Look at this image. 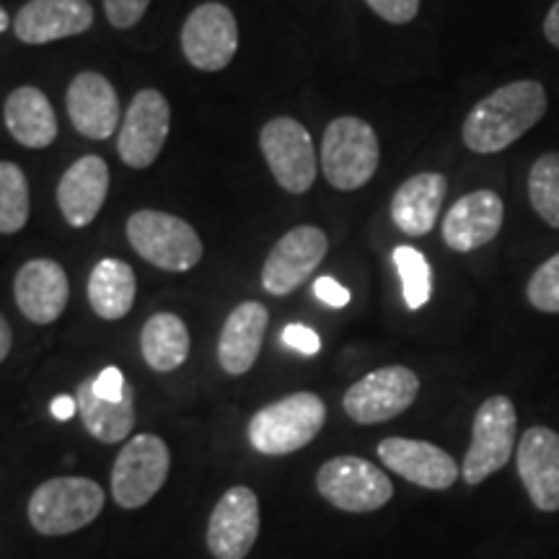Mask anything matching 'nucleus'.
Masks as SVG:
<instances>
[{"label":"nucleus","mask_w":559,"mask_h":559,"mask_svg":"<svg viewBox=\"0 0 559 559\" xmlns=\"http://www.w3.org/2000/svg\"><path fill=\"white\" fill-rule=\"evenodd\" d=\"M75 404H79V415L88 436L102 443H120L135 428V391L132 386L124 391L122 402H104L96 396L94 379H86L75 389Z\"/></svg>","instance_id":"nucleus-25"},{"label":"nucleus","mask_w":559,"mask_h":559,"mask_svg":"<svg viewBox=\"0 0 559 559\" xmlns=\"http://www.w3.org/2000/svg\"><path fill=\"white\" fill-rule=\"evenodd\" d=\"M13 296L21 313L32 324H52L66 311L70 298V283L66 270L55 260H32L16 272Z\"/></svg>","instance_id":"nucleus-19"},{"label":"nucleus","mask_w":559,"mask_h":559,"mask_svg":"<svg viewBox=\"0 0 559 559\" xmlns=\"http://www.w3.org/2000/svg\"><path fill=\"white\" fill-rule=\"evenodd\" d=\"M130 247L166 272H187L202 260V241L190 223L158 210H138L128 221Z\"/></svg>","instance_id":"nucleus-5"},{"label":"nucleus","mask_w":559,"mask_h":559,"mask_svg":"<svg viewBox=\"0 0 559 559\" xmlns=\"http://www.w3.org/2000/svg\"><path fill=\"white\" fill-rule=\"evenodd\" d=\"M391 260H394V267L400 272L404 304H407V309L409 311L423 309L432 296L430 262L425 260L423 251L415 247H396Z\"/></svg>","instance_id":"nucleus-30"},{"label":"nucleus","mask_w":559,"mask_h":559,"mask_svg":"<svg viewBox=\"0 0 559 559\" xmlns=\"http://www.w3.org/2000/svg\"><path fill=\"white\" fill-rule=\"evenodd\" d=\"M528 200L547 226L559 228V151L534 160L528 171Z\"/></svg>","instance_id":"nucleus-28"},{"label":"nucleus","mask_w":559,"mask_h":559,"mask_svg":"<svg viewBox=\"0 0 559 559\" xmlns=\"http://www.w3.org/2000/svg\"><path fill=\"white\" fill-rule=\"evenodd\" d=\"M419 394V379L415 370L404 366H386L368 373L345 391L347 417L358 425H379L400 417L415 404Z\"/></svg>","instance_id":"nucleus-10"},{"label":"nucleus","mask_w":559,"mask_h":559,"mask_svg":"<svg viewBox=\"0 0 559 559\" xmlns=\"http://www.w3.org/2000/svg\"><path fill=\"white\" fill-rule=\"evenodd\" d=\"M260 536V500L254 489L230 487L215 502L207 523V549L215 559H243Z\"/></svg>","instance_id":"nucleus-14"},{"label":"nucleus","mask_w":559,"mask_h":559,"mask_svg":"<svg viewBox=\"0 0 559 559\" xmlns=\"http://www.w3.org/2000/svg\"><path fill=\"white\" fill-rule=\"evenodd\" d=\"M181 50L190 66L205 73L228 68L239 50V24L223 3H202L181 26Z\"/></svg>","instance_id":"nucleus-11"},{"label":"nucleus","mask_w":559,"mask_h":559,"mask_svg":"<svg viewBox=\"0 0 559 559\" xmlns=\"http://www.w3.org/2000/svg\"><path fill=\"white\" fill-rule=\"evenodd\" d=\"M138 280L128 262L102 260L91 270L88 277V304L96 317L104 321H117L128 317L135 304Z\"/></svg>","instance_id":"nucleus-26"},{"label":"nucleus","mask_w":559,"mask_h":559,"mask_svg":"<svg viewBox=\"0 0 559 559\" xmlns=\"http://www.w3.org/2000/svg\"><path fill=\"white\" fill-rule=\"evenodd\" d=\"M3 120L11 138L24 148L41 151L58 138V117H55L52 104L34 86L11 91L3 107Z\"/></svg>","instance_id":"nucleus-24"},{"label":"nucleus","mask_w":559,"mask_h":559,"mask_svg":"<svg viewBox=\"0 0 559 559\" xmlns=\"http://www.w3.org/2000/svg\"><path fill=\"white\" fill-rule=\"evenodd\" d=\"M317 489L330 506L345 513H370L394 498L389 474L360 456L326 461L317 474Z\"/></svg>","instance_id":"nucleus-8"},{"label":"nucleus","mask_w":559,"mask_h":559,"mask_svg":"<svg viewBox=\"0 0 559 559\" xmlns=\"http://www.w3.org/2000/svg\"><path fill=\"white\" fill-rule=\"evenodd\" d=\"M370 11L389 24H409L419 11V0H366Z\"/></svg>","instance_id":"nucleus-33"},{"label":"nucleus","mask_w":559,"mask_h":559,"mask_svg":"<svg viewBox=\"0 0 559 559\" xmlns=\"http://www.w3.org/2000/svg\"><path fill=\"white\" fill-rule=\"evenodd\" d=\"M9 24H11V21H9V13H5L3 9H0V34H3L5 29H9Z\"/></svg>","instance_id":"nucleus-40"},{"label":"nucleus","mask_w":559,"mask_h":559,"mask_svg":"<svg viewBox=\"0 0 559 559\" xmlns=\"http://www.w3.org/2000/svg\"><path fill=\"white\" fill-rule=\"evenodd\" d=\"M11 345H13V334H11V326L9 321H5L3 313H0V362L9 358L11 353Z\"/></svg>","instance_id":"nucleus-39"},{"label":"nucleus","mask_w":559,"mask_h":559,"mask_svg":"<svg viewBox=\"0 0 559 559\" xmlns=\"http://www.w3.org/2000/svg\"><path fill=\"white\" fill-rule=\"evenodd\" d=\"M171 469L169 445L158 436L130 438L111 469V498L124 510H138L158 495Z\"/></svg>","instance_id":"nucleus-6"},{"label":"nucleus","mask_w":559,"mask_h":559,"mask_svg":"<svg viewBox=\"0 0 559 559\" xmlns=\"http://www.w3.org/2000/svg\"><path fill=\"white\" fill-rule=\"evenodd\" d=\"M283 342L300 355H317L321 349L319 334L313 332L311 326H304V324H288V326H285Z\"/></svg>","instance_id":"nucleus-35"},{"label":"nucleus","mask_w":559,"mask_h":559,"mask_svg":"<svg viewBox=\"0 0 559 559\" xmlns=\"http://www.w3.org/2000/svg\"><path fill=\"white\" fill-rule=\"evenodd\" d=\"M502 221H506V205H502L500 194L477 190L453 202L449 215L443 218V226H440V234H443L445 247L459 254H469L500 234Z\"/></svg>","instance_id":"nucleus-15"},{"label":"nucleus","mask_w":559,"mask_h":559,"mask_svg":"<svg viewBox=\"0 0 559 559\" xmlns=\"http://www.w3.org/2000/svg\"><path fill=\"white\" fill-rule=\"evenodd\" d=\"M313 296H317L321 304L332 306V309H345L349 304V290L342 288L334 277H319L313 283Z\"/></svg>","instance_id":"nucleus-36"},{"label":"nucleus","mask_w":559,"mask_h":559,"mask_svg":"<svg viewBox=\"0 0 559 559\" xmlns=\"http://www.w3.org/2000/svg\"><path fill=\"white\" fill-rule=\"evenodd\" d=\"M143 358L158 373H171L190 355V332L177 313H156L145 321L140 334Z\"/></svg>","instance_id":"nucleus-27"},{"label":"nucleus","mask_w":559,"mask_h":559,"mask_svg":"<svg viewBox=\"0 0 559 559\" xmlns=\"http://www.w3.org/2000/svg\"><path fill=\"white\" fill-rule=\"evenodd\" d=\"M260 145L272 177L285 192L304 194L317 181L319 158L309 130L293 117H275L260 132Z\"/></svg>","instance_id":"nucleus-9"},{"label":"nucleus","mask_w":559,"mask_h":559,"mask_svg":"<svg viewBox=\"0 0 559 559\" xmlns=\"http://www.w3.org/2000/svg\"><path fill=\"white\" fill-rule=\"evenodd\" d=\"M68 117L83 138L107 140L120 122V99L111 83L99 73H79L68 86Z\"/></svg>","instance_id":"nucleus-20"},{"label":"nucleus","mask_w":559,"mask_h":559,"mask_svg":"<svg viewBox=\"0 0 559 559\" xmlns=\"http://www.w3.org/2000/svg\"><path fill=\"white\" fill-rule=\"evenodd\" d=\"M544 37L551 47H557L559 50V0H555V5H551L547 19H544Z\"/></svg>","instance_id":"nucleus-38"},{"label":"nucleus","mask_w":559,"mask_h":559,"mask_svg":"<svg viewBox=\"0 0 559 559\" xmlns=\"http://www.w3.org/2000/svg\"><path fill=\"white\" fill-rule=\"evenodd\" d=\"M75 409H79V404H75V396H68V394L55 396L52 404H50L52 417L60 419V423H68V419L75 415Z\"/></svg>","instance_id":"nucleus-37"},{"label":"nucleus","mask_w":559,"mask_h":559,"mask_svg":"<svg viewBox=\"0 0 559 559\" xmlns=\"http://www.w3.org/2000/svg\"><path fill=\"white\" fill-rule=\"evenodd\" d=\"M171 128V107L156 88L140 91L122 117L117 151L130 169H148L164 151Z\"/></svg>","instance_id":"nucleus-12"},{"label":"nucleus","mask_w":559,"mask_h":559,"mask_svg":"<svg viewBox=\"0 0 559 559\" xmlns=\"http://www.w3.org/2000/svg\"><path fill=\"white\" fill-rule=\"evenodd\" d=\"M326 423V407L313 391H296L249 419L251 449L264 456H288L311 443Z\"/></svg>","instance_id":"nucleus-2"},{"label":"nucleus","mask_w":559,"mask_h":559,"mask_svg":"<svg viewBox=\"0 0 559 559\" xmlns=\"http://www.w3.org/2000/svg\"><path fill=\"white\" fill-rule=\"evenodd\" d=\"M519 474L531 502L544 513L559 510V436L555 430L531 428L519 443Z\"/></svg>","instance_id":"nucleus-18"},{"label":"nucleus","mask_w":559,"mask_h":559,"mask_svg":"<svg viewBox=\"0 0 559 559\" xmlns=\"http://www.w3.org/2000/svg\"><path fill=\"white\" fill-rule=\"evenodd\" d=\"M326 234L317 226H298L272 247L267 262L262 267V285L270 296H288L313 275V270L324 262Z\"/></svg>","instance_id":"nucleus-13"},{"label":"nucleus","mask_w":559,"mask_h":559,"mask_svg":"<svg viewBox=\"0 0 559 559\" xmlns=\"http://www.w3.org/2000/svg\"><path fill=\"white\" fill-rule=\"evenodd\" d=\"M151 0H104V13L115 29H132L148 11Z\"/></svg>","instance_id":"nucleus-32"},{"label":"nucleus","mask_w":559,"mask_h":559,"mask_svg":"<svg viewBox=\"0 0 559 559\" xmlns=\"http://www.w3.org/2000/svg\"><path fill=\"white\" fill-rule=\"evenodd\" d=\"M29 221V181L11 160H0V234H19Z\"/></svg>","instance_id":"nucleus-29"},{"label":"nucleus","mask_w":559,"mask_h":559,"mask_svg":"<svg viewBox=\"0 0 559 559\" xmlns=\"http://www.w3.org/2000/svg\"><path fill=\"white\" fill-rule=\"evenodd\" d=\"M445 192H449V179L443 174H415L391 198V221L402 234L428 236L436 228Z\"/></svg>","instance_id":"nucleus-23"},{"label":"nucleus","mask_w":559,"mask_h":559,"mask_svg":"<svg viewBox=\"0 0 559 559\" xmlns=\"http://www.w3.org/2000/svg\"><path fill=\"white\" fill-rule=\"evenodd\" d=\"M94 391L104 402H122L124 391H128V381H124L120 368L109 366L99 376H94Z\"/></svg>","instance_id":"nucleus-34"},{"label":"nucleus","mask_w":559,"mask_h":559,"mask_svg":"<svg viewBox=\"0 0 559 559\" xmlns=\"http://www.w3.org/2000/svg\"><path fill=\"white\" fill-rule=\"evenodd\" d=\"M319 160L324 179L330 181L334 190H360L379 171V135L360 117H337L324 132Z\"/></svg>","instance_id":"nucleus-4"},{"label":"nucleus","mask_w":559,"mask_h":559,"mask_svg":"<svg viewBox=\"0 0 559 559\" xmlns=\"http://www.w3.org/2000/svg\"><path fill=\"white\" fill-rule=\"evenodd\" d=\"M526 296L536 311L559 313V251L534 270L526 285Z\"/></svg>","instance_id":"nucleus-31"},{"label":"nucleus","mask_w":559,"mask_h":559,"mask_svg":"<svg viewBox=\"0 0 559 559\" xmlns=\"http://www.w3.org/2000/svg\"><path fill=\"white\" fill-rule=\"evenodd\" d=\"M515 428H519V415L508 396L498 394L481 402L474 415L472 445L461 466L466 485H479L508 464L515 449Z\"/></svg>","instance_id":"nucleus-7"},{"label":"nucleus","mask_w":559,"mask_h":559,"mask_svg":"<svg viewBox=\"0 0 559 559\" xmlns=\"http://www.w3.org/2000/svg\"><path fill=\"white\" fill-rule=\"evenodd\" d=\"M544 115H547V91L539 81L521 79L506 83L474 104L461 128V138L469 151L489 156L510 148L515 140L536 128Z\"/></svg>","instance_id":"nucleus-1"},{"label":"nucleus","mask_w":559,"mask_h":559,"mask_svg":"<svg viewBox=\"0 0 559 559\" xmlns=\"http://www.w3.org/2000/svg\"><path fill=\"white\" fill-rule=\"evenodd\" d=\"M104 489L88 477H55L41 481L29 498L32 528L41 536H68L99 519Z\"/></svg>","instance_id":"nucleus-3"},{"label":"nucleus","mask_w":559,"mask_h":559,"mask_svg":"<svg viewBox=\"0 0 559 559\" xmlns=\"http://www.w3.org/2000/svg\"><path fill=\"white\" fill-rule=\"evenodd\" d=\"M94 24L88 0H29L13 19V34L24 45H47L79 37Z\"/></svg>","instance_id":"nucleus-17"},{"label":"nucleus","mask_w":559,"mask_h":559,"mask_svg":"<svg viewBox=\"0 0 559 559\" xmlns=\"http://www.w3.org/2000/svg\"><path fill=\"white\" fill-rule=\"evenodd\" d=\"M270 313L257 300H243L228 313L218 340V362L228 376L249 373L260 358Z\"/></svg>","instance_id":"nucleus-22"},{"label":"nucleus","mask_w":559,"mask_h":559,"mask_svg":"<svg viewBox=\"0 0 559 559\" xmlns=\"http://www.w3.org/2000/svg\"><path fill=\"white\" fill-rule=\"evenodd\" d=\"M109 192V166L99 156H83L68 166L58 185L62 218L73 228L88 226L102 213Z\"/></svg>","instance_id":"nucleus-21"},{"label":"nucleus","mask_w":559,"mask_h":559,"mask_svg":"<svg viewBox=\"0 0 559 559\" xmlns=\"http://www.w3.org/2000/svg\"><path fill=\"white\" fill-rule=\"evenodd\" d=\"M379 459L386 469L425 489H449L461 474L451 453L428 440L386 438L379 443Z\"/></svg>","instance_id":"nucleus-16"}]
</instances>
